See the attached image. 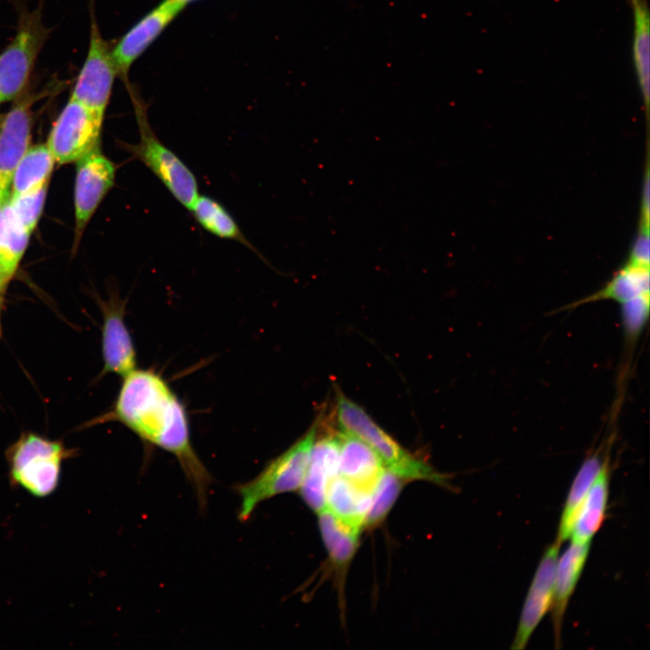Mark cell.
Instances as JSON below:
<instances>
[{"label": "cell", "mask_w": 650, "mask_h": 650, "mask_svg": "<svg viewBox=\"0 0 650 650\" xmlns=\"http://www.w3.org/2000/svg\"><path fill=\"white\" fill-rule=\"evenodd\" d=\"M108 417L121 422L143 441L175 456L200 505L204 504L210 474L193 449L184 404L160 374L135 368L123 376Z\"/></svg>", "instance_id": "6da1fadb"}, {"label": "cell", "mask_w": 650, "mask_h": 650, "mask_svg": "<svg viewBox=\"0 0 650 650\" xmlns=\"http://www.w3.org/2000/svg\"><path fill=\"white\" fill-rule=\"evenodd\" d=\"M337 420L341 430L368 445L381 459L386 469L410 480H426L446 484L447 477L429 464L417 459L385 431H384L358 404L337 393Z\"/></svg>", "instance_id": "7a4b0ae2"}, {"label": "cell", "mask_w": 650, "mask_h": 650, "mask_svg": "<svg viewBox=\"0 0 650 650\" xmlns=\"http://www.w3.org/2000/svg\"><path fill=\"white\" fill-rule=\"evenodd\" d=\"M10 484L32 496L49 497L59 487L61 467L71 456L62 442L27 432L6 450Z\"/></svg>", "instance_id": "3957f363"}, {"label": "cell", "mask_w": 650, "mask_h": 650, "mask_svg": "<svg viewBox=\"0 0 650 650\" xmlns=\"http://www.w3.org/2000/svg\"><path fill=\"white\" fill-rule=\"evenodd\" d=\"M316 429L317 425L313 424L290 448L269 461L256 477L237 487L240 497V521H246L262 502L299 490L316 440Z\"/></svg>", "instance_id": "277c9868"}, {"label": "cell", "mask_w": 650, "mask_h": 650, "mask_svg": "<svg viewBox=\"0 0 650 650\" xmlns=\"http://www.w3.org/2000/svg\"><path fill=\"white\" fill-rule=\"evenodd\" d=\"M140 138L128 145L132 153L163 183L172 195L186 209L199 195L198 183L187 165L155 135L142 107L136 106Z\"/></svg>", "instance_id": "5b68a950"}, {"label": "cell", "mask_w": 650, "mask_h": 650, "mask_svg": "<svg viewBox=\"0 0 650 650\" xmlns=\"http://www.w3.org/2000/svg\"><path fill=\"white\" fill-rule=\"evenodd\" d=\"M47 32L38 11L23 15L14 39L0 53V102L19 98L26 88Z\"/></svg>", "instance_id": "8992f818"}, {"label": "cell", "mask_w": 650, "mask_h": 650, "mask_svg": "<svg viewBox=\"0 0 650 650\" xmlns=\"http://www.w3.org/2000/svg\"><path fill=\"white\" fill-rule=\"evenodd\" d=\"M103 119L70 98L51 129L46 145L56 162L70 163L99 148Z\"/></svg>", "instance_id": "52a82bcc"}, {"label": "cell", "mask_w": 650, "mask_h": 650, "mask_svg": "<svg viewBox=\"0 0 650 650\" xmlns=\"http://www.w3.org/2000/svg\"><path fill=\"white\" fill-rule=\"evenodd\" d=\"M116 75L112 50L102 37L95 16L91 15L87 56L70 97L103 119Z\"/></svg>", "instance_id": "ba28073f"}, {"label": "cell", "mask_w": 650, "mask_h": 650, "mask_svg": "<svg viewBox=\"0 0 650 650\" xmlns=\"http://www.w3.org/2000/svg\"><path fill=\"white\" fill-rule=\"evenodd\" d=\"M77 162L74 207L76 237L79 238L105 196L114 186L116 165L99 148Z\"/></svg>", "instance_id": "9c48e42d"}, {"label": "cell", "mask_w": 650, "mask_h": 650, "mask_svg": "<svg viewBox=\"0 0 650 650\" xmlns=\"http://www.w3.org/2000/svg\"><path fill=\"white\" fill-rule=\"evenodd\" d=\"M560 547L561 543L555 541L541 558L521 611L512 645L515 650L525 648L534 631L552 607Z\"/></svg>", "instance_id": "30bf717a"}, {"label": "cell", "mask_w": 650, "mask_h": 650, "mask_svg": "<svg viewBox=\"0 0 650 650\" xmlns=\"http://www.w3.org/2000/svg\"><path fill=\"white\" fill-rule=\"evenodd\" d=\"M31 102L24 98L15 103L0 125V207L11 194L14 172L30 147Z\"/></svg>", "instance_id": "8fae6325"}, {"label": "cell", "mask_w": 650, "mask_h": 650, "mask_svg": "<svg viewBox=\"0 0 650 650\" xmlns=\"http://www.w3.org/2000/svg\"><path fill=\"white\" fill-rule=\"evenodd\" d=\"M185 5L181 0H164L118 41L112 50L117 74L127 73L133 62L159 36Z\"/></svg>", "instance_id": "7c38bea8"}, {"label": "cell", "mask_w": 650, "mask_h": 650, "mask_svg": "<svg viewBox=\"0 0 650 650\" xmlns=\"http://www.w3.org/2000/svg\"><path fill=\"white\" fill-rule=\"evenodd\" d=\"M125 303L112 299L103 304V373L125 376L136 368V350L125 322Z\"/></svg>", "instance_id": "4fadbf2b"}, {"label": "cell", "mask_w": 650, "mask_h": 650, "mask_svg": "<svg viewBox=\"0 0 650 650\" xmlns=\"http://www.w3.org/2000/svg\"><path fill=\"white\" fill-rule=\"evenodd\" d=\"M339 461L338 434L314 441L299 490L306 505L316 513L325 508L328 487L339 475Z\"/></svg>", "instance_id": "5bb4252c"}, {"label": "cell", "mask_w": 650, "mask_h": 650, "mask_svg": "<svg viewBox=\"0 0 650 650\" xmlns=\"http://www.w3.org/2000/svg\"><path fill=\"white\" fill-rule=\"evenodd\" d=\"M338 436L339 476L372 492L385 469L381 459L358 438L344 432Z\"/></svg>", "instance_id": "9a60e30c"}, {"label": "cell", "mask_w": 650, "mask_h": 650, "mask_svg": "<svg viewBox=\"0 0 650 650\" xmlns=\"http://www.w3.org/2000/svg\"><path fill=\"white\" fill-rule=\"evenodd\" d=\"M590 545V543H571L564 553L558 558L551 607L556 644L561 642V630L565 610L585 566Z\"/></svg>", "instance_id": "2e32d148"}, {"label": "cell", "mask_w": 650, "mask_h": 650, "mask_svg": "<svg viewBox=\"0 0 650 650\" xmlns=\"http://www.w3.org/2000/svg\"><path fill=\"white\" fill-rule=\"evenodd\" d=\"M608 491L609 460L607 458L578 511L570 536L572 543L591 542L605 520Z\"/></svg>", "instance_id": "e0dca14e"}, {"label": "cell", "mask_w": 650, "mask_h": 650, "mask_svg": "<svg viewBox=\"0 0 650 650\" xmlns=\"http://www.w3.org/2000/svg\"><path fill=\"white\" fill-rule=\"evenodd\" d=\"M371 497V491L338 475L328 487L325 508L361 530L370 506Z\"/></svg>", "instance_id": "ac0fdd59"}, {"label": "cell", "mask_w": 650, "mask_h": 650, "mask_svg": "<svg viewBox=\"0 0 650 650\" xmlns=\"http://www.w3.org/2000/svg\"><path fill=\"white\" fill-rule=\"evenodd\" d=\"M633 13L632 54L645 116L650 96V14L647 0H629Z\"/></svg>", "instance_id": "d6986e66"}, {"label": "cell", "mask_w": 650, "mask_h": 650, "mask_svg": "<svg viewBox=\"0 0 650 650\" xmlns=\"http://www.w3.org/2000/svg\"><path fill=\"white\" fill-rule=\"evenodd\" d=\"M320 534L334 565L346 567L358 546L360 529L348 524L327 508L318 513Z\"/></svg>", "instance_id": "ffe728a7"}, {"label": "cell", "mask_w": 650, "mask_h": 650, "mask_svg": "<svg viewBox=\"0 0 650 650\" xmlns=\"http://www.w3.org/2000/svg\"><path fill=\"white\" fill-rule=\"evenodd\" d=\"M645 292H649V265L628 261L602 289L568 308L601 300H613L621 304Z\"/></svg>", "instance_id": "44dd1931"}, {"label": "cell", "mask_w": 650, "mask_h": 650, "mask_svg": "<svg viewBox=\"0 0 650 650\" xmlns=\"http://www.w3.org/2000/svg\"><path fill=\"white\" fill-rule=\"evenodd\" d=\"M55 162L46 144L29 147L14 172L10 197L48 186Z\"/></svg>", "instance_id": "7402d4cb"}, {"label": "cell", "mask_w": 650, "mask_h": 650, "mask_svg": "<svg viewBox=\"0 0 650 650\" xmlns=\"http://www.w3.org/2000/svg\"><path fill=\"white\" fill-rule=\"evenodd\" d=\"M30 234L14 216L8 202L0 207V274L6 283L17 269Z\"/></svg>", "instance_id": "603a6c76"}, {"label": "cell", "mask_w": 650, "mask_h": 650, "mask_svg": "<svg viewBox=\"0 0 650 650\" xmlns=\"http://www.w3.org/2000/svg\"><path fill=\"white\" fill-rule=\"evenodd\" d=\"M606 460L607 457L603 459L599 453L591 454L576 474L560 518L556 540L560 543L570 538L578 511Z\"/></svg>", "instance_id": "cb8c5ba5"}, {"label": "cell", "mask_w": 650, "mask_h": 650, "mask_svg": "<svg viewBox=\"0 0 650 650\" xmlns=\"http://www.w3.org/2000/svg\"><path fill=\"white\" fill-rule=\"evenodd\" d=\"M189 210L200 225L211 234L220 238L235 240L254 249L233 217L214 199L199 194Z\"/></svg>", "instance_id": "d4e9b609"}, {"label": "cell", "mask_w": 650, "mask_h": 650, "mask_svg": "<svg viewBox=\"0 0 650 650\" xmlns=\"http://www.w3.org/2000/svg\"><path fill=\"white\" fill-rule=\"evenodd\" d=\"M404 478L385 469L372 491L371 503L364 527H372L381 523L396 501Z\"/></svg>", "instance_id": "484cf974"}, {"label": "cell", "mask_w": 650, "mask_h": 650, "mask_svg": "<svg viewBox=\"0 0 650 650\" xmlns=\"http://www.w3.org/2000/svg\"><path fill=\"white\" fill-rule=\"evenodd\" d=\"M621 305V323L627 340L635 342L649 317V292L641 293Z\"/></svg>", "instance_id": "4316f807"}, {"label": "cell", "mask_w": 650, "mask_h": 650, "mask_svg": "<svg viewBox=\"0 0 650 650\" xmlns=\"http://www.w3.org/2000/svg\"><path fill=\"white\" fill-rule=\"evenodd\" d=\"M47 186L30 193L11 196L8 204L14 216L28 232H32L42 215Z\"/></svg>", "instance_id": "83f0119b"}, {"label": "cell", "mask_w": 650, "mask_h": 650, "mask_svg": "<svg viewBox=\"0 0 650 650\" xmlns=\"http://www.w3.org/2000/svg\"><path fill=\"white\" fill-rule=\"evenodd\" d=\"M629 262L649 265V236L648 228L641 229L633 244Z\"/></svg>", "instance_id": "f1b7e54d"}, {"label": "cell", "mask_w": 650, "mask_h": 650, "mask_svg": "<svg viewBox=\"0 0 650 650\" xmlns=\"http://www.w3.org/2000/svg\"><path fill=\"white\" fill-rule=\"evenodd\" d=\"M7 283L5 281V279L0 274V296H2V292L5 289Z\"/></svg>", "instance_id": "f546056e"}, {"label": "cell", "mask_w": 650, "mask_h": 650, "mask_svg": "<svg viewBox=\"0 0 650 650\" xmlns=\"http://www.w3.org/2000/svg\"><path fill=\"white\" fill-rule=\"evenodd\" d=\"M181 1H183L185 4H187L190 0H181Z\"/></svg>", "instance_id": "4dcf8cb0"}, {"label": "cell", "mask_w": 650, "mask_h": 650, "mask_svg": "<svg viewBox=\"0 0 650 650\" xmlns=\"http://www.w3.org/2000/svg\"><path fill=\"white\" fill-rule=\"evenodd\" d=\"M1 303H2V296H0V306H1Z\"/></svg>", "instance_id": "1f68e13d"}]
</instances>
